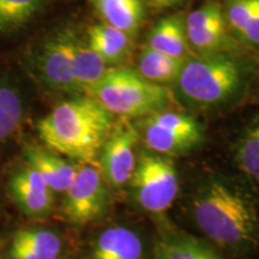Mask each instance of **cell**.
<instances>
[{
	"label": "cell",
	"mask_w": 259,
	"mask_h": 259,
	"mask_svg": "<svg viewBox=\"0 0 259 259\" xmlns=\"http://www.w3.org/2000/svg\"><path fill=\"white\" fill-rule=\"evenodd\" d=\"M108 70L106 61L89 45H84L74 37L73 41V77L80 93L94 85Z\"/></svg>",
	"instance_id": "cell-20"
},
{
	"label": "cell",
	"mask_w": 259,
	"mask_h": 259,
	"mask_svg": "<svg viewBox=\"0 0 259 259\" xmlns=\"http://www.w3.org/2000/svg\"><path fill=\"white\" fill-rule=\"evenodd\" d=\"M145 2L149 3L150 5H153L154 8H173V6H177L181 4L184 0H145Z\"/></svg>",
	"instance_id": "cell-26"
},
{
	"label": "cell",
	"mask_w": 259,
	"mask_h": 259,
	"mask_svg": "<svg viewBox=\"0 0 259 259\" xmlns=\"http://www.w3.org/2000/svg\"><path fill=\"white\" fill-rule=\"evenodd\" d=\"M63 239L56 231L45 227L21 228L12 236L10 259H60Z\"/></svg>",
	"instance_id": "cell-14"
},
{
	"label": "cell",
	"mask_w": 259,
	"mask_h": 259,
	"mask_svg": "<svg viewBox=\"0 0 259 259\" xmlns=\"http://www.w3.org/2000/svg\"><path fill=\"white\" fill-rule=\"evenodd\" d=\"M258 2L259 0H228L227 3L225 12L227 27L238 38L253 15Z\"/></svg>",
	"instance_id": "cell-24"
},
{
	"label": "cell",
	"mask_w": 259,
	"mask_h": 259,
	"mask_svg": "<svg viewBox=\"0 0 259 259\" xmlns=\"http://www.w3.org/2000/svg\"><path fill=\"white\" fill-rule=\"evenodd\" d=\"M147 47L179 59H189L191 48L187 41L185 19L180 15L162 18L148 36Z\"/></svg>",
	"instance_id": "cell-16"
},
{
	"label": "cell",
	"mask_w": 259,
	"mask_h": 259,
	"mask_svg": "<svg viewBox=\"0 0 259 259\" xmlns=\"http://www.w3.org/2000/svg\"><path fill=\"white\" fill-rule=\"evenodd\" d=\"M44 0H0V32L18 30L40 11Z\"/></svg>",
	"instance_id": "cell-23"
},
{
	"label": "cell",
	"mask_w": 259,
	"mask_h": 259,
	"mask_svg": "<svg viewBox=\"0 0 259 259\" xmlns=\"http://www.w3.org/2000/svg\"><path fill=\"white\" fill-rule=\"evenodd\" d=\"M73 41L70 32L56 35L42 47L38 67L45 83L65 93H80L73 77Z\"/></svg>",
	"instance_id": "cell-9"
},
{
	"label": "cell",
	"mask_w": 259,
	"mask_h": 259,
	"mask_svg": "<svg viewBox=\"0 0 259 259\" xmlns=\"http://www.w3.org/2000/svg\"><path fill=\"white\" fill-rule=\"evenodd\" d=\"M239 169L259 186V119L245 130L234 153Z\"/></svg>",
	"instance_id": "cell-21"
},
{
	"label": "cell",
	"mask_w": 259,
	"mask_h": 259,
	"mask_svg": "<svg viewBox=\"0 0 259 259\" xmlns=\"http://www.w3.org/2000/svg\"><path fill=\"white\" fill-rule=\"evenodd\" d=\"M128 184L136 204L154 215L166 212L179 193V176L174 162L151 151L139 155Z\"/></svg>",
	"instance_id": "cell-5"
},
{
	"label": "cell",
	"mask_w": 259,
	"mask_h": 259,
	"mask_svg": "<svg viewBox=\"0 0 259 259\" xmlns=\"http://www.w3.org/2000/svg\"><path fill=\"white\" fill-rule=\"evenodd\" d=\"M103 23L118 29L130 37L139 30L144 21L143 0H90Z\"/></svg>",
	"instance_id": "cell-17"
},
{
	"label": "cell",
	"mask_w": 259,
	"mask_h": 259,
	"mask_svg": "<svg viewBox=\"0 0 259 259\" xmlns=\"http://www.w3.org/2000/svg\"><path fill=\"white\" fill-rule=\"evenodd\" d=\"M239 40L245 42V44L259 46V2L253 15L251 16L250 21L247 22L241 35L239 36Z\"/></svg>",
	"instance_id": "cell-25"
},
{
	"label": "cell",
	"mask_w": 259,
	"mask_h": 259,
	"mask_svg": "<svg viewBox=\"0 0 259 259\" xmlns=\"http://www.w3.org/2000/svg\"><path fill=\"white\" fill-rule=\"evenodd\" d=\"M88 45L107 65L124 63L132 52L131 37L105 23L94 24L88 29Z\"/></svg>",
	"instance_id": "cell-18"
},
{
	"label": "cell",
	"mask_w": 259,
	"mask_h": 259,
	"mask_svg": "<svg viewBox=\"0 0 259 259\" xmlns=\"http://www.w3.org/2000/svg\"><path fill=\"white\" fill-rule=\"evenodd\" d=\"M139 139L138 128L128 119H121L113 126L97 157V166L108 186L121 189L130 183L137 163Z\"/></svg>",
	"instance_id": "cell-7"
},
{
	"label": "cell",
	"mask_w": 259,
	"mask_h": 259,
	"mask_svg": "<svg viewBox=\"0 0 259 259\" xmlns=\"http://www.w3.org/2000/svg\"><path fill=\"white\" fill-rule=\"evenodd\" d=\"M114 118L92 97L76 96L59 103L41 119L37 132L47 148L80 163L97 164Z\"/></svg>",
	"instance_id": "cell-2"
},
{
	"label": "cell",
	"mask_w": 259,
	"mask_h": 259,
	"mask_svg": "<svg viewBox=\"0 0 259 259\" xmlns=\"http://www.w3.org/2000/svg\"><path fill=\"white\" fill-rule=\"evenodd\" d=\"M24 156L28 166L40 174L52 192L65 193L76 177L77 167L52 151L36 145H27Z\"/></svg>",
	"instance_id": "cell-15"
},
{
	"label": "cell",
	"mask_w": 259,
	"mask_h": 259,
	"mask_svg": "<svg viewBox=\"0 0 259 259\" xmlns=\"http://www.w3.org/2000/svg\"><path fill=\"white\" fill-rule=\"evenodd\" d=\"M9 191L17 208L29 218H46L53 210V192L40 174L28 164L12 174Z\"/></svg>",
	"instance_id": "cell-11"
},
{
	"label": "cell",
	"mask_w": 259,
	"mask_h": 259,
	"mask_svg": "<svg viewBox=\"0 0 259 259\" xmlns=\"http://www.w3.org/2000/svg\"><path fill=\"white\" fill-rule=\"evenodd\" d=\"M112 115L142 118L164 111L173 101L166 87L151 83L128 67H108L99 82L85 90Z\"/></svg>",
	"instance_id": "cell-3"
},
{
	"label": "cell",
	"mask_w": 259,
	"mask_h": 259,
	"mask_svg": "<svg viewBox=\"0 0 259 259\" xmlns=\"http://www.w3.org/2000/svg\"><path fill=\"white\" fill-rule=\"evenodd\" d=\"M185 60L162 54L145 46L139 53L137 72L149 82L164 87V84L176 82Z\"/></svg>",
	"instance_id": "cell-19"
},
{
	"label": "cell",
	"mask_w": 259,
	"mask_h": 259,
	"mask_svg": "<svg viewBox=\"0 0 259 259\" xmlns=\"http://www.w3.org/2000/svg\"><path fill=\"white\" fill-rule=\"evenodd\" d=\"M196 226L210 242L234 257L253 254L259 247V215L253 200L229 181L211 178L191 200Z\"/></svg>",
	"instance_id": "cell-1"
},
{
	"label": "cell",
	"mask_w": 259,
	"mask_h": 259,
	"mask_svg": "<svg viewBox=\"0 0 259 259\" xmlns=\"http://www.w3.org/2000/svg\"><path fill=\"white\" fill-rule=\"evenodd\" d=\"M151 258L144 236L125 225L109 226L93 241L89 259H149Z\"/></svg>",
	"instance_id": "cell-12"
},
{
	"label": "cell",
	"mask_w": 259,
	"mask_h": 259,
	"mask_svg": "<svg viewBox=\"0 0 259 259\" xmlns=\"http://www.w3.org/2000/svg\"><path fill=\"white\" fill-rule=\"evenodd\" d=\"M108 184L97 164L79 163L76 177L65 192L63 213L65 219L76 226L96 222L108 212Z\"/></svg>",
	"instance_id": "cell-6"
},
{
	"label": "cell",
	"mask_w": 259,
	"mask_h": 259,
	"mask_svg": "<svg viewBox=\"0 0 259 259\" xmlns=\"http://www.w3.org/2000/svg\"><path fill=\"white\" fill-rule=\"evenodd\" d=\"M174 85L179 100L193 108L222 105L240 88V65L226 53L190 57Z\"/></svg>",
	"instance_id": "cell-4"
},
{
	"label": "cell",
	"mask_w": 259,
	"mask_h": 259,
	"mask_svg": "<svg viewBox=\"0 0 259 259\" xmlns=\"http://www.w3.org/2000/svg\"><path fill=\"white\" fill-rule=\"evenodd\" d=\"M23 118V101L11 84L0 79V142L17 131Z\"/></svg>",
	"instance_id": "cell-22"
},
{
	"label": "cell",
	"mask_w": 259,
	"mask_h": 259,
	"mask_svg": "<svg viewBox=\"0 0 259 259\" xmlns=\"http://www.w3.org/2000/svg\"><path fill=\"white\" fill-rule=\"evenodd\" d=\"M141 139L151 153L163 156H177L192 150L203 141L202 128H177L158 120L155 115L142 119L138 127Z\"/></svg>",
	"instance_id": "cell-10"
},
{
	"label": "cell",
	"mask_w": 259,
	"mask_h": 259,
	"mask_svg": "<svg viewBox=\"0 0 259 259\" xmlns=\"http://www.w3.org/2000/svg\"><path fill=\"white\" fill-rule=\"evenodd\" d=\"M185 27L190 48L198 56L225 53L231 47L225 11L219 3H205L190 12Z\"/></svg>",
	"instance_id": "cell-8"
},
{
	"label": "cell",
	"mask_w": 259,
	"mask_h": 259,
	"mask_svg": "<svg viewBox=\"0 0 259 259\" xmlns=\"http://www.w3.org/2000/svg\"><path fill=\"white\" fill-rule=\"evenodd\" d=\"M151 259H225L211 245L170 226H162Z\"/></svg>",
	"instance_id": "cell-13"
}]
</instances>
